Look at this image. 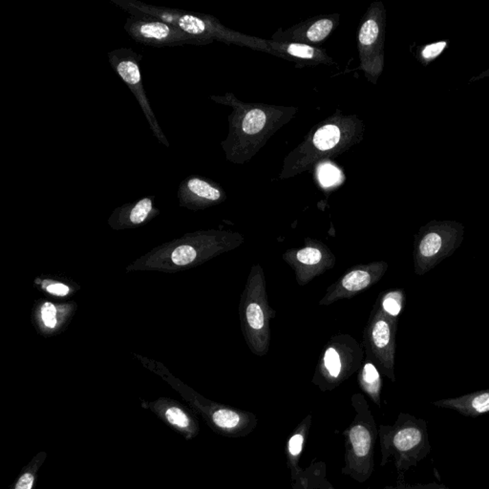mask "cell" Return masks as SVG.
<instances>
[{"label":"cell","mask_w":489,"mask_h":489,"mask_svg":"<svg viewBox=\"0 0 489 489\" xmlns=\"http://www.w3.org/2000/svg\"><path fill=\"white\" fill-rule=\"evenodd\" d=\"M464 226L456 221H431L421 227L414 244V271L423 275L460 248Z\"/></svg>","instance_id":"6da1fadb"},{"label":"cell","mask_w":489,"mask_h":489,"mask_svg":"<svg viewBox=\"0 0 489 489\" xmlns=\"http://www.w3.org/2000/svg\"><path fill=\"white\" fill-rule=\"evenodd\" d=\"M108 62L116 74L128 86L133 95L135 96L138 103L144 112L145 118L149 123L150 129L153 132L154 136L158 139L159 142L164 147H169L168 138L164 134L163 130L160 127L158 121L153 109L147 96V92L142 84V73H140V64L142 55L137 54L129 48H120L111 51L108 54Z\"/></svg>","instance_id":"7a4b0ae2"},{"label":"cell","mask_w":489,"mask_h":489,"mask_svg":"<svg viewBox=\"0 0 489 489\" xmlns=\"http://www.w3.org/2000/svg\"><path fill=\"white\" fill-rule=\"evenodd\" d=\"M130 14L131 16L127 19L123 28L133 40L140 45L152 47H178L199 42V38L196 36L188 35L149 14Z\"/></svg>","instance_id":"3957f363"},{"label":"cell","mask_w":489,"mask_h":489,"mask_svg":"<svg viewBox=\"0 0 489 489\" xmlns=\"http://www.w3.org/2000/svg\"><path fill=\"white\" fill-rule=\"evenodd\" d=\"M390 445L398 454L401 466H415L425 459L431 450L425 421L409 417L403 425L392 431Z\"/></svg>","instance_id":"277c9868"},{"label":"cell","mask_w":489,"mask_h":489,"mask_svg":"<svg viewBox=\"0 0 489 489\" xmlns=\"http://www.w3.org/2000/svg\"><path fill=\"white\" fill-rule=\"evenodd\" d=\"M396 327L397 317L389 316L382 311L377 313L371 330L372 344L376 350L377 357L381 360L382 366L392 379H394Z\"/></svg>","instance_id":"5b68a950"},{"label":"cell","mask_w":489,"mask_h":489,"mask_svg":"<svg viewBox=\"0 0 489 489\" xmlns=\"http://www.w3.org/2000/svg\"><path fill=\"white\" fill-rule=\"evenodd\" d=\"M150 409L160 420L186 440L193 439L198 434L199 426L196 418L181 404L171 399H159L150 404Z\"/></svg>","instance_id":"8992f818"},{"label":"cell","mask_w":489,"mask_h":489,"mask_svg":"<svg viewBox=\"0 0 489 489\" xmlns=\"http://www.w3.org/2000/svg\"><path fill=\"white\" fill-rule=\"evenodd\" d=\"M438 408L450 409L466 417L476 418L489 413V389L464 394L457 398L433 403Z\"/></svg>","instance_id":"52a82bcc"},{"label":"cell","mask_w":489,"mask_h":489,"mask_svg":"<svg viewBox=\"0 0 489 489\" xmlns=\"http://www.w3.org/2000/svg\"><path fill=\"white\" fill-rule=\"evenodd\" d=\"M178 195L181 202L191 200L216 202L221 198V191L200 177H188L179 186Z\"/></svg>","instance_id":"ba28073f"},{"label":"cell","mask_w":489,"mask_h":489,"mask_svg":"<svg viewBox=\"0 0 489 489\" xmlns=\"http://www.w3.org/2000/svg\"><path fill=\"white\" fill-rule=\"evenodd\" d=\"M47 457L45 451H40L24 466L23 471L9 489H34L38 480V471Z\"/></svg>","instance_id":"9c48e42d"},{"label":"cell","mask_w":489,"mask_h":489,"mask_svg":"<svg viewBox=\"0 0 489 489\" xmlns=\"http://www.w3.org/2000/svg\"><path fill=\"white\" fill-rule=\"evenodd\" d=\"M353 454L358 457H365L372 449V435L365 426L355 425L349 432Z\"/></svg>","instance_id":"30bf717a"},{"label":"cell","mask_w":489,"mask_h":489,"mask_svg":"<svg viewBox=\"0 0 489 489\" xmlns=\"http://www.w3.org/2000/svg\"><path fill=\"white\" fill-rule=\"evenodd\" d=\"M373 279L374 275L370 273V271L355 270L347 273L343 277L340 286L346 292L355 294L360 290L366 289L368 286L371 284Z\"/></svg>","instance_id":"8fae6325"},{"label":"cell","mask_w":489,"mask_h":489,"mask_svg":"<svg viewBox=\"0 0 489 489\" xmlns=\"http://www.w3.org/2000/svg\"><path fill=\"white\" fill-rule=\"evenodd\" d=\"M340 140V128L334 125H324L319 128L314 136V145L321 151H327L335 147Z\"/></svg>","instance_id":"7c38bea8"},{"label":"cell","mask_w":489,"mask_h":489,"mask_svg":"<svg viewBox=\"0 0 489 489\" xmlns=\"http://www.w3.org/2000/svg\"><path fill=\"white\" fill-rule=\"evenodd\" d=\"M210 421L216 428L232 430L240 425L241 416L236 411L227 408H218L210 414Z\"/></svg>","instance_id":"4fadbf2b"},{"label":"cell","mask_w":489,"mask_h":489,"mask_svg":"<svg viewBox=\"0 0 489 489\" xmlns=\"http://www.w3.org/2000/svg\"><path fill=\"white\" fill-rule=\"evenodd\" d=\"M152 197H145L130 205L127 210V220L133 225H140L154 212Z\"/></svg>","instance_id":"5bb4252c"},{"label":"cell","mask_w":489,"mask_h":489,"mask_svg":"<svg viewBox=\"0 0 489 489\" xmlns=\"http://www.w3.org/2000/svg\"><path fill=\"white\" fill-rule=\"evenodd\" d=\"M362 384L368 393L371 394L377 403L379 401V392H381V376L377 368L372 363H367L363 368Z\"/></svg>","instance_id":"9a60e30c"},{"label":"cell","mask_w":489,"mask_h":489,"mask_svg":"<svg viewBox=\"0 0 489 489\" xmlns=\"http://www.w3.org/2000/svg\"><path fill=\"white\" fill-rule=\"evenodd\" d=\"M266 114L260 109H253L244 116L242 128L247 134L253 135L260 132L265 127Z\"/></svg>","instance_id":"2e32d148"},{"label":"cell","mask_w":489,"mask_h":489,"mask_svg":"<svg viewBox=\"0 0 489 489\" xmlns=\"http://www.w3.org/2000/svg\"><path fill=\"white\" fill-rule=\"evenodd\" d=\"M246 319L251 331H263L265 327V314L262 306L258 301H253L248 304L246 309Z\"/></svg>","instance_id":"e0dca14e"},{"label":"cell","mask_w":489,"mask_h":489,"mask_svg":"<svg viewBox=\"0 0 489 489\" xmlns=\"http://www.w3.org/2000/svg\"><path fill=\"white\" fill-rule=\"evenodd\" d=\"M449 47V40H440L437 42L426 45L421 48L420 52V60L421 64L427 66L431 62L440 57L445 49Z\"/></svg>","instance_id":"ac0fdd59"},{"label":"cell","mask_w":489,"mask_h":489,"mask_svg":"<svg viewBox=\"0 0 489 489\" xmlns=\"http://www.w3.org/2000/svg\"><path fill=\"white\" fill-rule=\"evenodd\" d=\"M404 305V294L403 290H394L385 295L382 307L385 313L389 316L398 317Z\"/></svg>","instance_id":"d6986e66"},{"label":"cell","mask_w":489,"mask_h":489,"mask_svg":"<svg viewBox=\"0 0 489 489\" xmlns=\"http://www.w3.org/2000/svg\"><path fill=\"white\" fill-rule=\"evenodd\" d=\"M333 26L334 23L331 19H321L310 27L307 38L314 42L324 40L331 33Z\"/></svg>","instance_id":"ffe728a7"},{"label":"cell","mask_w":489,"mask_h":489,"mask_svg":"<svg viewBox=\"0 0 489 489\" xmlns=\"http://www.w3.org/2000/svg\"><path fill=\"white\" fill-rule=\"evenodd\" d=\"M379 27L376 21L369 19L363 24L360 32V45L364 46L372 45L379 38Z\"/></svg>","instance_id":"44dd1931"},{"label":"cell","mask_w":489,"mask_h":489,"mask_svg":"<svg viewBox=\"0 0 489 489\" xmlns=\"http://www.w3.org/2000/svg\"><path fill=\"white\" fill-rule=\"evenodd\" d=\"M197 258V253L195 248L192 247L188 246H180L176 248L171 253V260L178 266L188 265V264L192 263Z\"/></svg>","instance_id":"7402d4cb"},{"label":"cell","mask_w":489,"mask_h":489,"mask_svg":"<svg viewBox=\"0 0 489 489\" xmlns=\"http://www.w3.org/2000/svg\"><path fill=\"white\" fill-rule=\"evenodd\" d=\"M324 364L331 377H338L340 376L341 371L340 353L336 352L335 348H329L326 351L325 355H324Z\"/></svg>","instance_id":"603a6c76"},{"label":"cell","mask_w":489,"mask_h":489,"mask_svg":"<svg viewBox=\"0 0 489 489\" xmlns=\"http://www.w3.org/2000/svg\"><path fill=\"white\" fill-rule=\"evenodd\" d=\"M297 260L304 265H316L322 259L321 251L316 248H306L300 249L297 253Z\"/></svg>","instance_id":"cb8c5ba5"},{"label":"cell","mask_w":489,"mask_h":489,"mask_svg":"<svg viewBox=\"0 0 489 489\" xmlns=\"http://www.w3.org/2000/svg\"><path fill=\"white\" fill-rule=\"evenodd\" d=\"M340 173L338 169L331 164H324L319 169V180L322 185L330 186L340 181Z\"/></svg>","instance_id":"d4e9b609"},{"label":"cell","mask_w":489,"mask_h":489,"mask_svg":"<svg viewBox=\"0 0 489 489\" xmlns=\"http://www.w3.org/2000/svg\"><path fill=\"white\" fill-rule=\"evenodd\" d=\"M41 318L48 328L53 329L57 325V309L50 302H46L41 308Z\"/></svg>","instance_id":"484cf974"},{"label":"cell","mask_w":489,"mask_h":489,"mask_svg":"<svg viewBox=\"0 0 489 489\" xmlns=\"http://www.w3.org/2000/svg\"><path fill=\"white\" fill-rule=\"evenodd\" d=\"M288 52L294 57L301 58V59H312L314 55V48L307 45H290L288 47Z\"/></svg>","instance_id":"4316f807"},{"label":"cell","mask_w":489,"mask_h":489,"mask_svg":"<svg viewBox=\"0 0 489 489\" xmlns=\"http://www.w3.org/2000/svg\"><path fill=\"white\" fill-rule=\"evenodd\" d=\"M304 437L302 434H295L289 440V453L290 456L297 457L301 453L303 449Z\"/></svg>","instance_id":"83f0119b"},{"label":"cell","mask_w":489,"mask_h":489,"mask_svg":"<svg viewBox=\"0 0 489 489\" xmlns=\"http://www.w3.org/2000/svg\"><path fill=\"white\" fill-rule=\"evenodd\" d=\"M48 292L50 294L59 295V297H64L68 294L70 289L68 286L62 284V283H55V284L49 285L46 288Z\"/></svg>","instance_id":"f1b7e54d"},{"label":"cell","mask_w":489,"mask_h":489,"mask_svg":"<svg viewBox=\"0 0 489 489\" xmlns=\"http://www.w3.org/2000/svg\"><path fill=\"white\" fill-rule=\"evenodd\" d=\"M489 77V68L486 69L485 72L481 73L478 77H473L471 79V82L479 81V79H485V77Z\"/></svg>","instance_id":"f546056e"},{"label":"cell","mask_w":489,"mask_h":489,"mask_svg":"<svg viewBox=\"0 0 489 489\" xmlns=\"http://www.w3.org/2000/svg\"><path fill=\"white\" fill-rule=\"evenodd\" d=\"M435 489H449V488H445V486H437V488H436Z\"/></svg>","instance_id":"4dcf8cb0"},{"label":"cell","mask_w":489,"mask_h":489,"mask_svg":"<svg viewBox=\"0 0 489 489\" xmlns=\"http://www.w3.org/2000/svg\"><path fill=\"white\" fill-rule=\"evenodd\" d=\"M423 489H432V488H430L429 486H428V488H423Z\"/></svg>","instance_id":"1f68e13d"}]
</instances>
